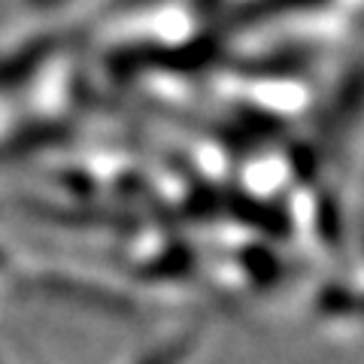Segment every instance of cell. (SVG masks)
<instances>
[{"instance_id": "1", "label": "cell", "mask_w": 364, "mask_h": 364, "mask_svg": "<svg viewBox=\"0 0 364 364\" xmlns=\"http://www.w3.org/2000/svg\"><path fill=\"white\" fill-rule=\"evenodd\" d=\"M186 352H188V340L186 337H182V340H170V343L146 352V355L136 364H179L182 358H186Z\"/></svg>"}]
</instances>
